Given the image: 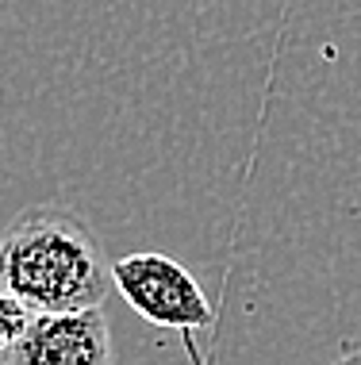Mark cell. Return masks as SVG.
I'll list each match as a JSON object with an SVG mask.
<instances>
[{
    "instance_id": "1",
    "label": "cell",
    "mask_w": 361,
    "mask_h": 365,
    "mask_svg": "<svg viewBox=\"0 0 361 365\" xmlns=\"http://www.w3.org/2000/svg\"><path fill=\"white\" fill-rule=\"evenodd\" d=\"M0 292L35 315L104 308L112 265L96 231L62 204L23 208L0 235Z\"/></svg>"
},
{
    "instance_id": "2",
    "label": "cell",
    "mask_w": 361,
    "mask_h": 365,
    "mask_svg": "<svg viewBox=\"0 0 361 365\" xmlns=\"http://www.w3.org/2000/svg\"><path fill=\"white\" fill-rule=\"evenodd\" d=\"M112 289L154 327H173L181 334L204 331L216 323V308L204 296L189 269L158 250L123 254L112 262Z\"/></svg>"
},
{
    "instance_id": "3",
    "label": "cell",
    "mask_w": 361,
    "mask_h": 365,
    "mask_svg": "<svg viewBox=\"0 0 361 365\" xmlns=\"http://www.w3.org/2000/svg\"><path fill=\"white\" fill-rule=\"evenodd\" d=\"M4 354L8 365H115L112 323L104 308L35 315L27 334Z\"/></svg>"
},
{
    "instance_id": "4",
    "label": "cell",
    "mask_w": 361,
    "mask_h": 365,
    "mask_svg": "<svg viewBox=\"0 0 361 365\" xmlns=\"http://www.w3.org/2000/svg\"><path fill=\"white\" fill-rule=\"evenodd\" d=\"M31 323H35V312L23 300H16L12 292H0V342H4V350L23 339Z\"/></svg>"
},
{
    "instance_id": "5",
    "label": "cell",
    "mask_w": 361,
    "mask_h": 365,
    "mask_svg": "<svg viewBox=\"0 0 361 365\" xmlns=\"http://www.w3.org/2000/svg\"><path fill=\"white\" fill-rule=\"evenodd\" d=\"M327 365H361V339H357V342H346V346H338V354H335Z\"/></svg>"
},
{
    "instance_id": "6",
    "label": "cell",
    "mask_w": 361,
    "mask_h": 365,
    "mask_svg": "<svg viewBox=\"0 0 361 365\" xmlns=\"http://www.w3.org/2000/svg\"><path fill=\"white\" fill-rule=\"evenodd\" d=\"M184 350H189V361H192V365H204V361H200V350H197V339H192V334H184Z\"/></svg>"
},
{
    "instance_id": "7",
    "label": "cell",
    "mask_w": 361,
    "mask_h": 365,
    "mask_svg": "<svg viewBox=\"0 0 361 365\" xmlns=\"http://www.w3.org/2000/svg\"><path fill=\"white\" fill-rule=\"evenodd\" d=\"M0 354H4V342H0Z\"/></svg>"
}]
</instances>
